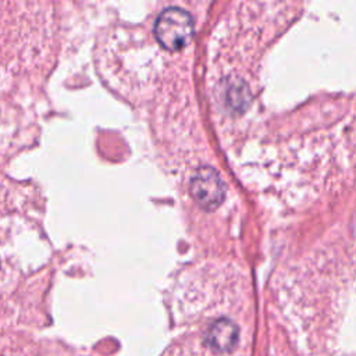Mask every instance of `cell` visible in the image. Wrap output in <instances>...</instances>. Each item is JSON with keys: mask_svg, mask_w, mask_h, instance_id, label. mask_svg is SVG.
Listing matches in <instances>:
<instances>
[{"mask_svg": "<svg viewBox=\"0 0 356 356\" xmlns=\"http://www.w3.org/2000/svg\"><path fill=\"white\" fill-rule=\"evenodd\" d=\"M154 36L168 51L184 49L193 36V19L186 10L167 7L156 18Z\"/></svg>", "mask_w": 356, "mask_h": 356, "instance_id": "cell-1", "label": "cell"}, {"mask_svg": "<svg viewBox=\"0 0 356 356\" xmlns=\"http://www.w3.org/2000/svg\"><path fill=\"white\" fill-rule=\"evenodd\" d=\"M189 192L202 209L214 210L224 200L225 184L213 167L202 165L191 178Z\"/></svg>", "mask_w": 356, "mask_h": 356, "instance_id": "cell-2", "label": "cell"}, {"mask_svg": "<svg viewBox=\"0 0 356 356\" xmlns=\"http://www.w3.org/2000/svg\"><path fill=\"white\" fill-rule=\"evenodd\" d=\"M238 339V325L228 318H220L211 323L204 335V343L217 352L232 350L236 346Z\"/></svg>", "mask_w": 356, "mask_h": 356, "instance_id": "cell-3", "label": "cell"}]
</instances>
